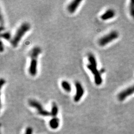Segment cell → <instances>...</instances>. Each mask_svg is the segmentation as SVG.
Segmentation results:
<instances>
[{
	"label": "cell",
	"mask_w": 134,
	"mask_h": 134,
	"mask_svg": "<svg viewBox=\"0 0 134 134\" xmlns=\"http://www.w3.org/2000/svg\"><path fill=\"white\" fill-rule=\"evenodd\" d=\"M41 52V48L37 46L33 47L30 52V62L28 68V72L31 76H35L37 74L38 57Z\"/></svg>",
	"instance_id": "1"
},
{
	"label": "cell",
	"mask_w": 134,
	"mask_h": 134,
	"mask_svg": "<svg viewBox=\"0 0 134 134\" xmlns=\"http://www.w3.org/2000/svg\"><path fill=\"white\" fill-rule=\"evenodd\" d=\"M30 28L29 23L27 22L22 23L17 30L15 35L11 41V44L13 47H17L21 40V38L25 33L29 31Z\"/></svg>",
	"instance_id": "2"
},
{
	"label": "cell",
	"mask_w": 134,
	"mask_h": 134,
	"mask_svg": "<svg viewBox=\"0 0 134 134\" xmlns=\"http://www.w3.org/2000/svg\"><path fill=\"white\" fill-rule=\"evenodd\" d=\"M118 37V32L116 31H112L100 38L98 40V44L100 46H104L116 39Z\"/></svg>",
	"instance_id": "3"
},
{
	"label": "cell",
	"mask_w": 134,
	"mask_h": 134,
	"mask_svg": "<svg viewBox=\"0 0 134 134\" xmlns=\"http://www.w3.org/2000/svg\"><path fill=\"white\" fill-rule=\"evenodd\" d=\"M87 68L90 71V72L93 74L94 76V83L95 84L97 85H101L103 81L101 76V71H100L97 69V67L93 66L88 64L87 65Z\"/></svg>",
	"instance_id": "4"
},
{
	"label": "cell",
	"mask_w": 134,
	"mask_h": 134,
	"mask_svg": "<svg viewBox=\"0 0 134 134\" xmlns=\"http://www.w3.org/2000/svg\"><path fill=\"white\" fill-rule=\"evenodd\" d=\"M28 104L31 107L35 108L39 114L42 116H48L51 115V113L48 112L43 108V107L40 103L38 102L36 100L31 99L28 101Z\"/></svg>",
	"instance_id": "5"
},
{
	"label": "cell",
	"mask_w": 134,
	"mask_h": 134,
	"mask_svg": "<svg viewBox=\"0 0 134 134\" xmlns=\"http://www.w3.org/2000/svg\"><path fill=\"white\" fill-rule=\"evenodd\" d=\"M75 93L74 97V101L75 102H78L80 101L84 93V89L82 84L78 81H76L75 83Z\"/></svg>",
	"instance_id": "6"
},
{
	"label": "cell",
	"mask_w": 134,
	"mask_h": 134,
	"mask_svg": "<svg viewBox=\"0 0 134 134\" xmlns=\"http://www.w3.org/2000/svg\"><path fill=\"white\" fill-rule=\"evenodd\" d=\"M134 93V85L122 90L118 95V99L120 101H124L127 97Z\"/></svg>",
	"instance_id": "7"
},
{
	"label": "cell",
	"mask_w": 134,
	"mask_h": 134,
	"mask_svg": "<svg viewBox=\"0 0 134 134\" xmlns=\"http://www.w3.org/2000/svg\"><path fill=\"white\" fill-rule=\"evenodd\" d=\"M81 2H82L81 0H74L71 2L67 6V9L68 12L71 13H74L77 9Z\"/></svg>",
	"instance_id": "8"
},
{
	"label": "cell",
	"mask_w": 134,
	"mask_h": 134,
	"mask_svg": "<svg viewBox=\"0 0 134 134\" xmlns=\"http://www.w3.org/2000/svg\"><path fill=\"white\" fill-rule=\"evenodd\" d=\"M115 16V12L112 9H108L100 17L103 21H107L113 18Z\"/></svg>",
	"instance_id": "9"
},
{
	"label": "cell",
	"mask_w": 134,
	"mask_h": 134,
	"mask_svg": "<svg viewBox=\"0 0 134 134\" xmlns=\"http://www.w3.org/2000/svg\"><path fill=\"white\" fill-rule=\"evenodd\" d=\"M61 87L67 92H70L71 90V87L70 84L66 80H63L61 82Z\"/></svg>",
	"instance_id": "10"
},
{
	"label": "cell",
	"mask_w": 134,
	"mask_h": 134,
	"mask_svg": "<svg viewBox=\"0 0 134 134\" xmlns=\"http://www.w3.org/2000/svg\"><path fill=\"white\" fill-rule=\"evenodd\" d=\"M88 61L89 62V64L90 65L95 67L97 66V63L96 58H95V57L93 54H92V53H89L88 55Z\"/></svg>",
	"instance_id": "11"
},
{
	"label": "cell",
	"mask_w": 134,
	"mask_h": 134,
	"mask_svg": "<svg viewBox=\"0 0 134 134\" xmlns=\"http://www.w3.org/2000/svg\"><path fill=\"white\" fill-rule=\"evenodd\" d=\"M59 119L58 118L54 117L50 121V126L52 129H57L59 126Z\"/></svg>",
	"instance_id": "12"
},
{
	"label": "cell",
	"mask_w": 134,
	"mask_h": 134,
	"mask_svg": "<svg viewBox=\"0 0 134 134\" xmlns=\"http://www.w3.org/2000/svg\"><path fill=\"white\" fill-rule=\"evenodd\" d=\"M58 107L57 104L55 103H53L52 105V108H51V115L54 117H56L58 113Z\"/></svg>",
	"instance_id": "13"
},
{
	"label": "cell",
	"mask_w": 134,
	"mask_h": 134,
	"mask_svg": "<svg viewBox=\"0 0 134 134\" xmlns=\"http://www.w3.org/2000/svg\"><path fill=\"white\" fill-rule=\"evenodd\" d=\"M1 37L3 38V39H5L7 41H9L12 40V36L11 33L9 31H5L4 32H2L1 34Z\"/></svg>",
	"instance_id": "14"
},
{
	"label": "cell",
	"mask_w": 134,
	"mask_h": 134,
	"mask_svg": "<svg viewBox=\"0 0 134 134\" xmlns=\"http://www.w3.org/2000/svg\"><path fill=\"white\" fill-rule=\"evenodd\" d=\"M129 9H130V13L131 16L134 18V0H132L131 1Z\"/></svg>",
	"instance_id": "15"
},
{
	"label": "cell",
	"mask_w": 134,
	"mask_h": 134,
	"mask_svg": "<svg viewBox=\"0 0 134 134\" xmlns=\"http://www.w3.org/2000/svg\"><path fill=\"white\" fill-rule=\"evenodd\" d=\"M25 134H32V129L30 127L27 128Z\"/></svg>",
	"instance_id": "16"
},
{
	"label": "cell",
	"mask_w": 134,
	"mask_h": 134,
	"mask_svg": "<svg viewBox=\"0 0 134 134\" xmlns=\"http://www.w3.org/2000/svg\"><path fill=\"white\" fill-rule=\"evenodd\" d=\"M4 50V47L3 45V43L2 40H1V41H0V51H1V52H3Z\"/></svg>",
	"instance_id": "17"
},
{
	"label": "cell",
	"mask_w": 134,
	"mask_h": 134,
	"mask_svg": "<svg viewBox=\"0 0 134 134\" xmlns=\"http://www.w3.org/2000/svg\"><path fill=\"white\" fill-rule=\"evenodd\" d=\"M6 83V81L4 79H3V78L1 79V80H0V85H1V88L3 87V86L4 84Z\"/></svg>",
	"instance_id": "18"
}]
</instances>
